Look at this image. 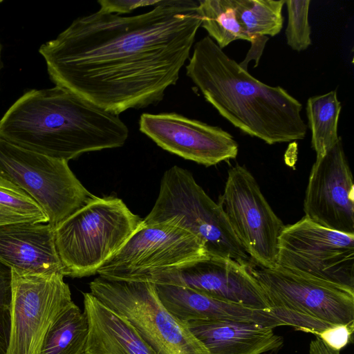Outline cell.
I'll return each instance as SVG.
<instances>
[{"label": "cell", "mask_w": 354, "mask_h": 354, "mask_svg": "<svg viewBox=\"0 0 354 354\" xmlns=\"http://www.w3.org/2000/svg\"><path fill=\"white\" fill-rule=\"evenodd\" d=\"M198 2L161 0L149 12L99 10L75 19L39 53L55 85L115 115L159 103L189 58Z\"/></svg>", "instance_id": "1"}, {"label": "cell", "mask_w": 354, "mask_h": 354, "mask_svg": "<svg viewBox=\"0 0 354 354\" xmlns=\"http://www.w3.org/2000/svg\"><path fill=\"white\" fill-rule=\"evenodd\" d=\"M124 122L59 86L32 89L0 120V138L21 148L68 162L84 153L123 146Z\"/></svg>", "instance_id": "2"}, {"label": "cell", "mask_w": 354, "mask_h": 354, "mask_svg": "<svg viewBox=\"0 0 354 354\" xmlns=\"http://www.w3.org/2000/svg\"><path fill=\"white\" fill-rule=\"evenodd\" d=\"M186 74L205 100L243 133L268 145L306 137L301 103L283 88L251 75L208 35L194 44Z\"/></svg>", "instance_id": "3"}, {"label": "cell", "mask_w": 354, "mask_h": 354, "mask_svg": "<svg viewBox=\"0 0 354 354\" xmlns=\"http://www.w3.org/2000/svg\"><path fill=\"white\" fill-rule=\"evenodd\" d=\"M142 223L120 198L96 196L54 229L64 276L97 273Z\"/></svg>", "instance_id": "4"}, {"label": "cell", "mask_w": 354, "mask_h": 354, "mask_svg": "<svg viewBox=\"0 0 354 354\" xmlns=\"http://www.w3.org/2000/svg\"><path fill=\"white\" fill-rule=\"evenodd\" d=\"M249 270L285 326L316 335L335 324H354V289L277 266H251Z\"/></svg>", "instance_id": "5"}, {"label": "cell", "mask_w": 354, "mask_h": 354, "mask_svg": "<svg viewBox=\"0 0 354 354\" xmlns=\"http://www.w3.org/2000/svg\"><path fill=\"white\" fill-rule=\"evenodd\" d=\"M169 222L192 233L210 257L229 258L252 266L218 203L187 169L173 166L164 173L156 203L145 224Z\"/></svg>", "instance_id": "6"}, {"label": "cell", "mask_w": 354, "mask_h": 354, "mask_svg": "<svg viewBox=\"0 0 354 354\" xmlns=\"http://www.w3.org/2000/svg\"><path fill=\"white\" fill-rule=\"evenodd\" d=\"M90 293L125 317L157 354H209L187 324L160 302L154 283L97 277Z\"/></svg>", "instance_id": "7"}, {"label": "cell", "mask_w": 354, "mask_h": 354, "mask_svg": "<svg viewBox=\"0 0 354 354\" xmlns=\"http://www.w3.org/2000/svg\"><path fill=\"white\" fill-rule=\"evenodd\" d=\"M68 162L0 138V173L41 207L53 229L96 197L83 186Z\"/></svg>", "instance_id": "8"}, {"label": "cell", "mask_w": 354, "mask_h": 354, "mask_svg": "<svg viewBox=\"0 0 354 354\" xmlns=\"http://www.w3.org/2000/svg\"><path fill=\"white\" fill-rule=\"evenodd\" d=\"M207 257L203 243L188 231L169 222L142 223L97 273L110 279L151 282Z\"/></svg>", "instance_id": "9"}, {"label": "cell", "mask_w": 354, "mask_h": 354, "mask_svg": "<svg viewBox=\"0 0 354 354\" xmlns=\"http://www.w3.org/2000/svg\"><path fill=\"white\" fill-rule=\"evenodd\" d=\"M276 266L354 289V234L324 227L303 216L283 229Z\"/></svg>", "instance_id": "10"}, {"label": "cell", "mask_w": 354, "mask_h": 354, "mask_svg": "<svg viewBox=\"0 0 354 354\" xmlns=\"http://www.w3.org/2000/svg\"><path fill=\"white\" fill-rule=\"evenodd\" d=\"M218 204L250 259L259 266L275 267L279 238L286 225L245 166L230 168Z\"/></svg>", "instance_id": "11"}, {"label": "cell", "mask_w": 354, "mask_h": 354, "mask_svg": "<svg viewBox=\"0 0 354 354\" xmlns=\"http://www.w3.org/2000/svg\"><path fill=\"white\" fill-rule=\"evenodd\" d=\"M11 270L10 330L6 354H40L48 331L73 302L69 286L61 273Z\"/></svg>", "instance_id": "12"}, {"label": "cell", "mask_w": 354, "mask_h": 354, "mask_svg": "<svg viewBox=\"0 0 354 354\" xmlns=\"http://www.w3.org/2000/svg\"><path fill=\"white\" fill-rule=\"evenodd\" d=\"M306 217L324 227L354 234V184L342 139L316 158L304 201Z\"/></svg>", "instance_id": "13"}, {"label": "cell", "mask_w": 354, "mask_h": 354, "mask_svg": "<svg viewBox=\"0 0 354 354\" xmlns=\"http://www.w3.org/2000/svg\"><path fill=\"white\" fill-rule=\"evenodd\" d=\"M139 129L162 149L206 167L234 159L239 151L227 131L177 113H142Z\"/></svg>", "instance_id": "14"}, {"label": "cell", "mask_w": 354, "mask_h": 354, "mask_svg": "<svg viewBox=\"0 0 354 354\" xmlns=\"http://www.w3.org/2000/svg\"><path fill=\"white\" fill-rule=\"evenodd\" d=\"M249 267L229 258L209 256L162 273L151 282L187 287L221 300L272 313Z\"/></svg>", "instance_id": "15"}, {"label": "cell", "mask_w": 354, "mask_h": 354, "mask_svg": "<svg viewBox=\"0 0 354 354\" xmlns=\"http://www.w3.org/2000/svg\"><path fill=\"white\" fill-rule=\"evenodd\" d=\"M0 261L21 273L63 274L54 229L48 223L0 226Z\"/></svg>", "instance_id": "16"}, {"label": "cell", "mask_w": 354, "mask_h": 354, "mask_svg": "<svg viewBox=\"0 0 354 354\" xmlns=\"http://www.w3.org/2000/svg\"><path fill=\"white\" fill-rule=\"evenodd\" d=\"M154 286L164 307L183 323L230 320L272 328L284 326L273 314L263 310L221 300L187 287L160 283Z\"/></svg>", "instance_id": "17"}, {"label": "cell", "mask_w": 354, "mask_h": 354, "mask_svg": "<svg viewBox=\"0 0 354 354\" xmlns=\"http://www.w3.org/2000/svg\"><path fill=\"white\" fill-rule=\"evenodd\" d=\"M209 354H261L283 344L274 328L230 320H201L187 323Z\"/></svg>", "instance_id": "18"}, {"label": "cell", "mask_w": 354, "mask_h": 354, "mask_svg": "<svg viewBox=\"0 0 354 354\" xmlns=\"http://www.w3.org/2000/svg\"><path fill=\"white\" fill-rule=\"evenodd\" d=\"M83 295L88 323L86 354H157L125 317L91 293Z\"/></svg>", "instance_id": "19"}, {"label": "cell", "mask_w": 354, "mask_h": 354, "mask_svg": "<svg viewBox=\"0 0 354 354\" xmlns=\"http://www.w3.org/2000/svg\"><path fill=\"white\" fill-rule=\"evenodd\" d=\"M306 109L312 147L316 158L323 157L340 139L338 122L342 104L337 91L309 97Z\"/></svg>", "instance_id": "20"}, {"label": "cell", "mask_w": 354, "mask_h": 354, "mask_svg": "<svg viewBox=\"0 0 354 354\" xmlns=\"http://www.w3.org/2000/svg\"><path fill=\"white\" fill-rule=\"evenodd\" d=\"M88 323L73 302L48 331L40 354H86Z\"/></svg>", "instance_id": "21"}, {"label": "cell", "mask_w": 354, "mask_h": 354, "mask_svg": "<svg viewBox=\"0 0 354 354\" xmlns=\"http://www.w3.org/2000/svg\"><path fill=\"white\" fill-rule=\"evenodd\" d=\"M201 26L223 49L236 40L250 39L238 17L234 0H200Z\"/></svg>", "instance_id": "22"}, {"label": "cell", "mask_w": 354, "mask_h": 354, "mask_svg": "<svg viewBox=\"0 0 354 354\" xmlns=\"http://www.w3.org/2000/svg\"><path fill=\"white\" fill-rule=\"evenodd\" d=\"M238 17L252 43L262 37H274L283 28V0H234Z\"/></svg>", "instance_id": "23"}, {"label": "cell", "mask_w": 354, "mask_h": 354, "mask_svg": "<svg viewBox=\"0 0 354 354\" xmlns=\"http://www.w3.org/2000/svg\"><path fill=\"white\" fill-rule=\"evenodd\" d=\"M23 223H48V218L31 197L0 173V226Z\"/></svg>", "instance_id": "24"}, {"label": "cell", "mask_w": 354, "mask_h": 354, "mask_svg": "<svg viewBox=\"0 0 354 354\" xmlns=\"http://www.w3.org/2000/svg\"><path fill=\"white\" fill-rule=\"evenodd\" d=\"M310 0L285 1L288 11L287 44L295 51L306 50L312 44L308 21Z\"/></svg>", "instance_id": "25"}, {"label": "cell", "mask_w": 354, "mask_h": 354, "mask_svg": "<svg viewBox=\"0 0 354 354\" xmlns=\"http://www.w3.org/2000/svg\"><path fill=\"white\" fill-rule=\"evenodd\" d=\"M12 270L0 261V354H6L10 330Z\"/></svg>", "instance_id": "26"}, {"label": "cell", "mask_w": 354, "mask_h": 354, "mask_svg": "<svg viewBox=\"0 0 354 354\" xmlns=\"http://www.w3.org/2000/svg\"><path fill=\"white\" fill-rule=\"evenodd\" d=\"M353 330L354 324H339L325 328L315 336L331 348L340 351L350 342Z\"/></svg>", "instance_id": "27"}, {"label": "cell", "mask_w": 354, "mask_h": 354, "mask_svg": "<svg viewBox=\"0 0 354 354\" xmlns=\"http://www.w3.org/2000/svg\"><path fill=\"white\" fill-rule=\"evenodd\" d=\"M161 0H100V12L109 14L130 13L133 10L145 6H155Z\"/></svg>", "instance_id": "28"}, {"label": "cell", "mask_w": 354, "mask_h": 354, "mask_svg": "<svg viewBox=\"0 0 354 354\" xmlns=\"http://www.w3.org/2000/svg\"><path fill=\"white\" fill-rule=\"evenodd\" d=\"M308 354H339V351L331 348L321 339L316 337L310 343Z\"/></svg>", "instance_id": "29"}, {"label": "cell", "mask_w": 354, "mask_h": 354, "mask_svg": "<svg viewBox=\"0 0 354 354\" xmlns=\"http://www.w3.org/2000/svg\"><path fill=\"white\" fill-rule=\"evenodd\" d=\"M1 52H2V46L0 41V71L2 67V62H1Z\"/></svg>", "instance_id": "30"}]
</instances>
